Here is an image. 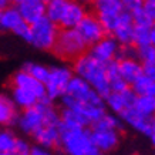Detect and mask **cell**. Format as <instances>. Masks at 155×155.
Masks as SVG:
<instances>
[{
	"instance_id": "cell-41",
	"label": "cell",
	"mask_w": 155,
	"mask_h": 155,
	"mask_svg": "<svg viewBox=\"0 0 155 155\" xmlns=\"http://www.w3.org/2000/svg\"><path fill=\"white\" fill-rule=\"evenodd\" d=\"M150 138H151V142H152V145H154V148H155V130L152 131V134L150 135Z\"/></svg>"
},
{
	"instance_id": "cell-3",
	"label": "cell",
	"mask_w": 155,
	"mask_h": 155,
	"mask_svg": "<svg viewBox=\"0 0 155 155\" xmlns=\"http://www.w3.org/2000/svg\"><path fill=\"white\" fill-rule=\"evenodd\" d=\"M93 145L87 127H67L60 124V148L66 155H85Z\"/></svg>"
},
{
	"instance_id": "cell-6",
	"label": "cell",
	"mask_w": 155,
	"mask_h": 155,
	"mask_svg": "<svg viewBox=\"0 0 155 155\" xmlns=\"http://www.w3.org/2000/svg\"><path fill=\"white\" fill-rule=\"evenodd\" d=\"M74 75L73 68L67 66H54L50 67L48 77L44 87H46V94L50 100H57L66 93V88L70 83L71 77Z\"/></svg>"
},
{
	"instance_id": "cell-19",
	"label": "cell",
	"mask_w": 155,
	"mask_h": 155,
	"mask_svg": "<svg viewBox=\"0 0 155 155\" xmlns=\"http://www.w3.org/2000/svg\"><path fill=\"white\" fill-rule=\"evenodd\" d=\"M118 71L122 75V78L127 81L128 85H131L134 81L144 73L142 71V64L135 57H124L117 60Z\"/></svg>"
},
{
	"instance_id": "cell-40",
	"label": "cell",
	"mask_w": 155,
	"mask_h": 155,
	"mask_svg": "<svg viewBox=\"0 0 155 155\" xmlns=\"http://www.w3.org/2000/svg\"><path fill=\"white\" fill-rule=\"evenodd\" d=\"M10 5H12V2H10V0H0V10L9 7Z\"/></svg>"
},
{
	"instance_id": "cell-12",
	"label": "cell",
	"mask_w": 155,
	"mask_h": 155,
	"mask_svg": "<svg viewBox=\"0 0 155 155\" xmlns=\"http://www.w3.org/2000/svg\"><path fill=\"white\" fill-rule=\"evenodd\" d=\"M118 51H120V43L111 34H105L101 40L94 43L88 48L90 54L104 64H107L113 60H117Z\"/></svg>"
},
{
	"instance_id": "cell-35",
	"label": "cell",
	"mask_w": 155,
	"mask_h": 155,
	"mask_svg": "<svg viewBox=\"0 0 155 155\" xmlns=\"http://www.w3.org/2000/svg\"><path fill=\"white\" fill-rule=\"evenodd\" d=\"M121 3H122V6H124V9L128 10V12L131 13L134 10L142 7L144 0H121Z\"/></svg>"
},
{
	"instance_id": "cell-15",
	"label": "cell",
	"mask_w": 155,
	"mask_h": 155,
	"mask_svg": "<svg viewBox=\"0 0 155 155\" xmlns=\"http://www.w3.org/2000/svg\"><path fill=\"white\" fill-rule=\"evenodd\" d=\"M134 28L135 24L132 21L131 13L128 10H124L115 28L111 31V36L120 43V46H131L134 44Z\"/></svg>"
},
{
	"instance_id": "cell-27",
	"label": "cell",
	"mask_w": 155,
	"mask_h": 155,
	"mask_svg": "<svg viewBox=\"0 0 155 155\" xmlns=\"http://www.w3.org/2000/svg\"><path fill=\"white\" fill-rule=\"evenodd\" d=\"M134 108L140 113L152 117L155 114V97L154 95H137Z\"/></svg>"
},
{
	"instance_id": "cell-36",
	"label": "cell",
	"mask_w": 155,
	"mask_h": 155,
	"mask_svg": "<svg viewBox=\"0 0 155 155\" xmlns=\"http://www.w3.org/2000/svg\"><path fill=\"white\" fill-rule=\"evenodd\" d=\"M28 154L30 155H53L51 152H50V150H47V148H44V147H41V145L31 147Z\"/></svg>"
},
{
	"instance_id": "cell-29",
	"label": "cell",
	"mask_w": 155,
	"mask_h": 155,
	"mask_svg": "<svg viewBox=\"0 0 155 155\" xmlns=\"http://www.w3.org/2000/svg\"><path fill=\"white\" fill-rule=\"evenodd\" d=\"M23 70L27 71L30 75H33L34 78H37L38 81L41 83H46L48 77V71H50V67L44 66V64H40V63H31L28 61L23 66Z\"/></svg>"
},
{
	"instance_id": "cell-23",
	"label": "cell",
	"mask_w": 155,
	"mask_h": 155,
	"mask_svg": "<svg viewBox=\"0 0 155 155\" xmlns=\"http://www.w3.org/2000/svg\"><path fill=\"white\" fill-rule=\"evenodd\" d=\"M105 70H107V78L110 83V88L111 91H122V90L128 88L130 85L127 84V81L122 78V75L118 71L117 60H113L105 64Z\"/></svg>"
},
{
	"instance_id": "cell-10",
	"label": "cell",
	"mask_w": 155,
	"mask_h": 155,
	"mask_svg": "<svg viewBox=\"0 0 155 155\" xmlns=\"http://www.w3.org/2000/svg\"><path fill=\"white\" fill-rule=\"evenodd\" d=\"M75 30L80 33L83 40L87 43L88 48H90V46H93L94 43L101 40V38L107 34L105 28H104V26L98 20V17L95 16V13L85 14L84 17H83V20L77 24Z\"/></svg>"
},
{
	"instance_id": "cell-26",
	"label": "cell",
	"mask_w": 155,
	"mask_h": 155,
	"mask_svg": "<svg viewBox=\"0 0 155 155\" xmlns=\"http://www.w3.org/2000/svg\"><path fill=\"white\" fill-rule=\"evenodd\" d=\"M135 56L142 66H155V46L154 44H144L135 47Z\"/></svg>"
},
{
	"instance_id": "cell-9",
	"label": "cell",
	"mask_w": 155,
	"mask_h": 155,
	"mask_svg": "<svg viewBox=\"0 0 155 155\" xmlns=\"http://www.w3.org/2000/svg\"><path fill=\"white\" fill-rule=\"evenodd\" d=\"M90 137H91L93 145L101 150L104 154L115 151L120 145V142H121V131L111 130V128L91 127Z\"/></svg>"
},
{
	"instance_id": "cell-4",
	"label": "cell",
	"mask_w": 155,
	"mask_h": 155,
	"mask_svg": "<svg viewBox=\"0 0 155 155\" xmlns=\"http://www.w3.org/2000/svg\"><path fill=\"white\" fill-rule=\"evenodd\" d=\"M60 31V26L48 19L47 16L30 24V38L28 41L33 47L44 51H51L56 43L57 34Z\"/></svg>"
},
{
	"instance_id": "cell-46",
	"label": "cell",
	"mask_w": 155,
	"mask_h": 155,
	"mask_svg": "<svg viewBox=\"0 0 155 155\" xmlns=\"http://www.w3.org/2000/svg\"><path fill=\"white\" fill-rule=\"evenodd\" d=\"M26 155H30V154H26Z\"/></svg>"
},
{
	"instance_id": "cell-17",
	"label": "cell",
	"mask_w": 155,
	"mask_h": 155,
	"mask_svg": "<svg viewBox=\"0 0 155 155\" xmlns=\"http://www.w3.org/2000/svg\"><path fill=\"white\" fill-rule=\"evenodd\" d=\"M20 16L28 24L34 23L46 16V0H24L16 5Z\"/></svg>"
},
{
	"instance_id": "cell-8",
	"label": "cell",
	"mask_w": 155,
	"mask_h": 155,
	"mask_svg": "<svg viewBox=\"0 0 155 155\" xmlns=\"http://www.w3.org/2000/svg\"><path fill=\"white\" fill-rule=\"evenodd\" d=\"M64 94L70 95L73 98H75L80 103L85 104H94V105H105L104 104V98L95 91L91 85L85 80H83L78 75H73L70 83L67 85L66 93Z\"/></svg>"
},
{
	"instance_id": "cell-18",
	"label": "cell",
	"mask_w": 155,
	"mask_h": 155,
	"mask_svg": "<svg viewBox=\"0 0 155 155\" xmlns=\"http://www.w3.org/2000/svg\"><path fill=\"white\" fill-rule=\"evenodd\" d=\"M33 140L37 145H41L47 150H54L60 147V125H43L34 132Z\"/></svg>"
},
{
	"instance_id": "cell-14",
	"label": "cell",
	"mask_w": 155,
	"mask_h": 155,
	"mask_svg": "<svg viewBox=\"0 0 155 155\" xmlns=\"http://www.w3.org/2000/svg\"><path fill=\"white\" fill-rule=\"evenodd\" d=\"M10 84H12V87H19V88L31 91L33 94L37 95L38 100H43L47 97L44 83L38 81L37 78H34L33 75H30L27 71H24L23 68L14 73L13 77H12V80H10Z\"/></svg>"
},
{
	"instance_id": "cell-43",
	"label": "cell",
	"mask_w": 155,
	"mask_h": 155,
	"mask_svg": "<svg viewBox=\"0 0 155 155\" xmlns=\"http://www.w3.org/2000/svg\"><path fill=\"white\" fill-rule=\"evenodd\" d=\"M81 2H84V3H94L95 0H81Z\"/></svg>"
},
{
	"instance_id": "cell-38",
	"label": "cell",
	"mask_w": 155,
	"mask_h": 155,
	"mask_svg": "<svg viewBox=\"0 0 155 155\" xmlns=\"http://www.w3.org/2000/svg\"><path fill=\"white\" fill-rule=\"evenodd\" d=\"M85 155H105V154H104L101 150H98V148H97L95 145H91L88 150H87Z\"/></svg>"
},
{
	"instance_id": "cell-42",
	"label": "cell",
	"mask_w": 155,
	"mask_h": 155,
	"mask_svg": "<svg viewBox=\"0 0 155 155\" xmlns=\"http://www.w3.org/2000/svg\"><path fill=\"white\" fill-rule=\"evenodd\" d=\"M10 2H12V5H19V3H21V2H24V0H10Z\"/></svg>"
},
{
	"instance_id": "cell-30",
	"label": "cell",
	"mask_w": 155,
	"mask_h": 155,
	"mask_svg": "<svg viewBox=\"0 0 155 155\" xmlns=\"http://www.w3.org/2000/svg\"><path fill=\"white\" fill-rule=\"evenodd\" d=\"M17 137L9 130H0V152H12L14 151Z\"/></svg>"
},
{
	"instance_id": "cell-1",
	"label": "cell",
	"mask_w": 155,
	"mask_h": 155,
	"mask_svg": "<svg viewBox=\"0 0 155 155\" xmlns=\"http://www.w3.org/2000/svg\"><path fill=\"white\" fill-rule=\"evenodd\" d=\"M71 68H73V73L75 75H78L83 80L87 81L103 98L111 91L107 78L105 64L94 58L88 51L84 53L78 58H75L73 61Z\"/></svg>"
},
{
	"instance_id": "cell-24",
	"label": "cell",
	"mask_w": 155,
	"mask_h": 155,
	"mask_svg": "<svg viewBox=\"0 0 155 155\" xmlns=\"http://www.w3.org/2000/svg\"><path fill=\"white\" fill-rule=\"evenodd\" d=\"M137 95H154L155 97V78L142 73L131 85Z\"/></svg>"
},
{
	"instance_id": "cell-7",
	"label": "cell",
	"mask_w": 155,
	"mask_h": 155,
	"mask_svg": "<svg viewBox=\"0 0 155 155\" xmlns=\"http://www.w3.org/2000/svg\"><path fill=\"white\" fill-rule=\"evenodd\" d=\"M93 5L95 16L104 26L107 34H111L120 20L121 13L125 10L121 0H95Z\"/></svg>"
},
{
	"instance_id": "cell-34",
	"label": "cell",
	"mask_w": 155,
	"mask_h": 155,
	"mask_svg": "<svg viewBox=\"0 0 155 155\" xmlns=\"http://www.w3.org/2000/svg\"><path fill=\"white\" fill-rule=\"evenodd\" d=\"M142 10L147 13L152 21H155V0H144L142 3Z\"/></svg>"
},
{
	"instance_id": "cell-20",
	"label": "cell",
	"mask_w": 155,
	"mask_h": 155,
	"mask_svg": "<svg viewBox=\"0 0 155 155\" xmlns=\"http://www.w3.org/2000/svg\"><path fill=\"white\" fill-rule=\"evenodd\" d=\"M19 114V107L16 105L13 98L7 94H0V125H16Z\"/></svg>"
},
{
	"instance_id": "cell-13",
	"label": "cell",
	"mask_w": 155,
	"mask_h": 155,
	"mask_svg": "<svg viewBox=\"0 0 155 155\" xmlns=\"http://www.w3.org/2000/svg\"><path fill=\"white\" fill-rule=\"evenodd\" d=\"M122 122H125L128 127H131L132 130H135L137 132H140L142 135L150 137L154 131V125H152V117L145 115V114L137 111L134 107L128 108L127 111L120 115Z\"/></svg>"
},
{
	"instance_id": "cell-22",
	"label": "cell",
	"mask_w": 155,
	"mask_h": 155,
	"mask_svg": "<svg viewBox=\"0 0 155 155\" xmlns=\"http://www.w3.org/2000/svg\"><path fill=\"white\" fill-rule=\"evenodd\" d=\"M10 97L13 98V101L16 103V105L19 107V110L30 108L40 101V100L37 98V95L33 94L31 91L19 88V87H12V94H10Z\"/></svg>"
},
{
	"instance_id": "cell-5",
	"label": "cell",
	"mask_w": 155,
	"mask_h": 155,
	"mask_svg": "<svg viewBox=\"0 0 155 155\" xmlns=\"http://www.w3.org/2000/svg\"><path fill=\"white\" fill-rule=\"evenodd\" d=\"M51 101L53 100L46 97V98L40 100L33 107L21 110V113L19 114V118H17V122H16L20 131L26 135L31 137L37 130H40L43 125H46V108H47L48 103H51Z\"/></svg>"
},
{
	"instance_id": "cell-11",
	"label": "cell",
	"mask_w": 155,
	"mask_h": 155,
	"mask_svg": "<svg viewBox=\"0 0 155 155\" xmlns=\"http://www.w3.org/2000/svg\"><path fill=\"white\" fill-rule=\"evenodd\" d=\"M137 100V94L131 87L122 90V91H110L104 97V104L105 107L111 111L113 114L121 115L124 111H127L128 108L134 107V103Z\"/></svg>"
},
{
	"instance_id": "cell-33",
	"label": "cell",
	"mask_w": 155,
	"mask_h": 155,
	"mask_svg": "<svg viewBox=\"0 0 155 155\" xmlns=\"http://www.w3.org/2000/svg\"><path fill=\"white\" fill-rule=\"evenodd\" d=\"M30 148H31V145H30L26 140L17 138V140H16V145H14L13 154L14 155H26L30 152Z\"/></svg>"
},
{
	"instance_id": "cell-45",
	"label": "cell",
	"mask_w": 155,
	"mask_h": 155,
	"mask_svg": "<svg viewBox=\"0 0 155 155\" xmlns=\"http://www.w3.org/2000/svg\"><path fill=\"white\" fill-rule=\"evenodd\" d=\"M152 125H154V130H155V114L152 115Z\"/></svg>"
},
{
	"instance_id": "cell-21",
	"label": "cell",
	"mask_w": 155,
	"mask_h": 155,
	"mask_svg": "<svg viewBox=\"0 0 155 155\" xmlns=\"http://www.w3.org/2000/svg\"><path fill=\"white\" fill-rule=\"evenodd\" d=\"M24 20L21 19L19 10L14 5H10L9 7L0 10V31H12L23 23Z\"/></svg>"
},
{
	"instance_id": "cell-2",
	"label": "cell",
	"mask_w": 155,
	"mask_h": 155,
	"mask_svg": "<svg viewBox=\"0 0 155 155\" xmlns=\"http://www.w3.org/2000/svg\"><path fill=\"white\" fill-rule=\"evenodd\" d=\"M51 51L61 60L74 61L75 58H78L84 53L88 51V46L75 28L60 27Z\"/></svg>"
},
{
	"instance_id": "cell-37",
	"label": "cell",
	"mask_w": 155,
	"mask_h": 155,
	"mask_svg": "<svg viewBox=\"0 0 155 155\" xmlns=\"http://www.w3.org/2000/svg\"><path fill=\"white\" fill-rule=\"evenodd\" d=\"M142 71H144V74L155 78V66H142Z\"/></svg>"
},
{
	"instance_id": "cell-16",
	"label": "cell",
	"mask_w": 155,
	"mask_h": 155,
	"mask_svg": "<svg viewBox=\"0 0 155 155\" xmlns=\"http://www.w3.org/2000/svg\"><path fill=\"white\" fill-rule=\"evenodd\" d=\"M88 12H87L84 2H81V0H68L58 26L61 28H75L77 24L83 20V17Z\"/></svg>"
},
{
	"instance_id": "cell-31",
	"label": "cell",
	"mask_w": 155,
	"mask_h": 155,
	"mask_svg": "<svg viewBox=\"0 0 155 155\" xmlns=\"http://www.w3.org/2000/svg\"><path fill=\"white\" fill-rule=\"evenodd\" d=\"M150 27L148 26H135V28H134V46L135 47L151 43Z\"/></svg>"
},
{
	"instance_id": "cell-32",
	"label": "cell",
	"mask_w": 155,
	"mask_h": 155,
	"mask_svg": "<svg viewBox=\"0 0 155 155\" xmlns=\"http://www.w3.org/2000/svg\"><path fill=\"white\" fill-rule=\"evenodd\" d=\"M131 16H132V21H134L135 26H148L150 27L151 24H152V20L147 16V13L142 10V7L131 12Z\"/></svg>"
},
{
	"instance_id": "cell-25",
	"label": "cell",
	"mask_w": 155,
	"mask_h": 155,
	"mask_svg": "<svg viewBox=\"0 0 155 155\" xmlns=\"http://www.w3.org/2000/svg\"><path fill=\"white\" fill-rule=\"evenodd\" d=\"M68 0H46V16L54 23H60Z\"/></svg>"
},
{
	"instance_id": "cell-28",
	"label": "cell",
	"mask_w": 155,
	"mask_h": 155,
	"mask_svg": "<svg viewBox=\"0 0 155 155\" xmlns=\"http://www.w3.org/2000/svg\"><path fill=\"white\" fill-rule=\"evenodd\" d=\"M91 127H103V128H111V130H117V131H121L124 130V125H122V120L120 118V115L117 114H108L105 113L103 117L100 118L98 121H95Z\"/></svg>"
},
{
	"instance_id": "cell-44",
	"label": "cell",
	"mask_w": 155,
	"mask_h": 155,
	"mask_svg": "<svg viewBox=\"0 0 155 155\" xmlns=\"http://www.w3.org/2000/svg\"><path fill=\"white\" fill-rule=\"evenodd\" d=\"M0 155H14V154H12V152H0Z\"/></svg>"
},
{
	"instance_id": "cell-39",
	"label": "cell",
	"mask_w": 155,
	"mask_h": 155,
	"mask_svg": "<svg viewBox=\"0 0 155 155\" xmlns=\"http://www.w3.org/2000/svg\"><path fill=\"white\" fill-rule=\"evenodd\" d=\"M150 34H151V44L155 46V21H152L150 27Z\"/></svg>"
}]
</instances>
